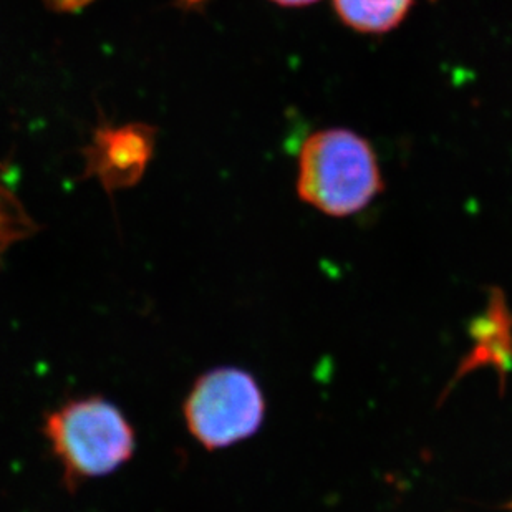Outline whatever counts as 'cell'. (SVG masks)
Wrapping results in <instances>:
<instances>
[{
    "mask_svg": "<svg viewBox=\"0 0 512 512\" xmlns=\"http://www.w3.org/2000/svg\"><path fill=\"white\" fill-rule=\"evenodd\" d=\"M44 433L67 489L120 469L135 453L136 436L118 406L105 398L72 400L45 418Z\"/></svg>",
    "mask_w": 512,
    "mask_h": 512,
    "instance_id": "cell-2",
    "label": "cell"
},
{
    "mask_svg": "<svg viewBox=\"0 0 512 512\" xmlns=\"http://www.w3.org/2000/svg\"><path fill=\"white\" fill-rule=\"evenodd\" d=\"M471 337L473 350L464 358L453 383L481 367L496 368L504 380L512 368V315L503 292L493 290L488 309L473 322Z\"/></svg>",
    "mask_w": 512,
    "mask_h": 512,
    "instance_id": "cell-4",
    "label": "cell"
},
{
    "mask_svg": "<svg viewBox=\"0 0 512 512\" xmlns=\"http://www.w3.org/2000/svg\"><path fill=\"white\" fill-rule=\"evenodd\" d=\"M274 4L281 5V7H305V5H312L319 0H271Z\"/></svg>",
    "mask_w": 512,
    "mask_h": 512,
    "instance_id": "cell-8",
    "label": "cell"
},
{
    "mask_svg": "<svg viewBox=\"0 0 512 512\" xmlns=\"http://www.w3.org/2000/svg\"><path fill=\"white\" fill-rule=\"evenodd\" d=\"M93 0H47V4L52 5L57 10H80Z\"/></svg>",
    "mask_w": 512,
    "mask_h": 512,
    "instance_id": "cell-7",
    "label": "cell"
},
{
    "mask_svg": "<svg viewBox=\"0 0 512 512\" xmlns=\"http://www.w3.org/2000/svg\"><path fill=\"white\" fill-rule=\"evenodd\" d=\"M382 191L377 155L363 136L332 128L304 141L297 173V193L304 203L332 218H347Z\"/></svg>",
    "mask_w": 512,
    "mask_h": 512,
    "instance_id": "cell-1",
    "label": "cell"
},
{
    "mask_svg": "<svg viewBox=\"0 0 512 512\" xmlns=\"http://www.w3.org/2000/svg\"><path fill=\"white\" fill-rule=\"evenodd\" d=\"M343 24L360 34H387L406 19L413 0H332Z\"/></svg>",
    "mask_w": 512,
    "mask_h": 512,
    "instance_id": "cell-5",
    "label": "cell"
},
{
    "mask_svg": "<svg viewBox=\"0 0 512 512\" xmlns=\"http://www.w3.org/2000/svg\"><path fill=\"white\" fill-rule=\"evenodd\" d=\"M266 398L251 373L216 368L194 383L184 401V420L199 445L221 450L261 430Z\"/></svg>",
    "mask_w": 512,
    "mask_h": 512,
    "instance_id": "cell-3",
    "label": "cell"
},
{
    "mask_svg": "<svg viewBox=\"0 0 512 512\" xmlns=\"http://www.w3.org/2000/svg\"><path fill=\"white\" fill-rule=\"evenodd\" d=\"M32 229L29 219L9 194L0 191V256Z\"/></svg>",
    "mask_w": 512,
    "mask_h": 512,
    "instance_id": "cell-6",
    "label": "cell"
}]
</instances>
